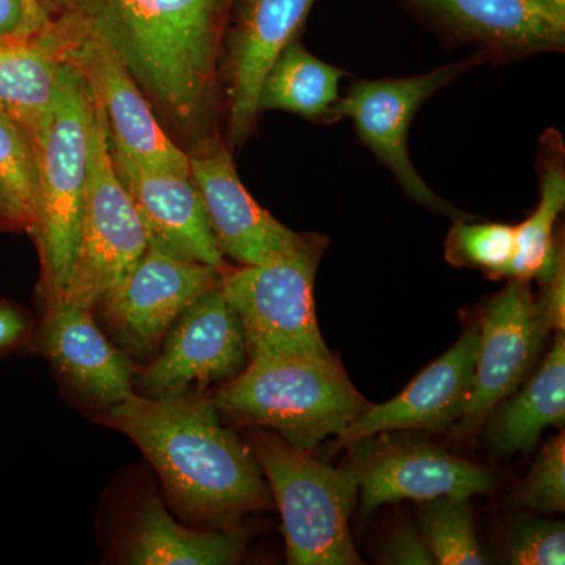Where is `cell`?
<instances>
[{
    "mask_svg": "<svg viewBox=\"0 0 565 565\" xmlns=\"http://www.w3.org/2000/svg\"><path fill=\"white\" fill-rule=\"evenodd\" d=\"M41 32L63 58L84 41L106 44L145 96L185 129L214 110L226 35L239 0H39Z\"/></svg>",
    "mask_w": 565,
    "mask_h": 565,
    "instance_id": "1",
    "label": "cell"
},
{
    "mask_svg": "<svg viewBox=\"0 0 565 565\" xmlns=\"http://www.w3.org/2000/svg\"><path fill=\"white\" fill-rule=\"evenodd\" d=\"M99 422L139 446L170 503L189 522L228 530L241 516L273 505L258 460L223 426L211 401L134 393L104 411Z\"/></svg>",
    "mask_w": 565,
    "mask_h": 565,
    "instance_id": "2",
    "label": "cell"
},
{
    "mask_svg": "<svg viewBox=\"0 0 565 565\" xmlns=\"http://www.w3.org/2000/svg\"><path fill=\"white\" fill-rule=\"evenodd\" d=\"M211 403L239 422L277 430L303 451L344 434L371 405L333 356L248 360L243 373L222 385Z\"/></svg>",
    "mask_w": 565,
    "mask_h": 565,
    "instance_id": "3",
    "label": "cell"
},
{
    "mask_svg": "<svg viewBox=\"0 0 565 565\" xmlns=\"http://www.w3.org/2000/svg\"><path fill=\"white\" fill-rule=\"evenodd\" d=\"M95 95L77 63H63L50 125L36 147L39 207L32 234L41 258L43 302L68 285L79 250Z\"/></svg>",
    "mask_w": 565,
    "mask_h": 565,
    "instance_id": "4",
    "label": "cell"
},
{
    "mask_svg": "<svg viewBox=\"0 0 565 565\" xmlns=\"http://www.w3.org/2000/svg\"><path fill=\"white\" fill-rule=\"evenodd\" d=\"M248 448L280 511L288 564H362L349 530L359 493L353 468L319 462L280 435L259 429L252 434Z\"/></svg>",
    "mask_w": 565,
    "mask_h": 565,
    "instance_id": "5",
    "label": "cell"
},
{
    "mask_svg": "<svg viewBox=\"0 0 565 565\" xmlns=\"http://www.w3.org/2000/svg\"><path fill=\"white\" fill-rule=\"evenodd\" d=\"M327 239L307 234L296 250L259 266L226 269L221 288L243 322L248 360L273 356L330 359L313 286Z\"/></svg>",
    "mask_w": 565,
    "mask_h": 565,
    "instance_id": "6",
    "label": "cell"
},
{
    "mask_svg": "<svg viewBox=\"0 0 565 565\" xmlns=\"http://www.w3.org/2000/svg\"><path fill=\"white\" fill-rule=\"evenodd\" d=\"M147 248V230L115 172L106 114L95 96L79 250L61 296L95 310L103 297L131 274Z\"/></svg>",
    "mask_w": 565,
    "mask_h": 565,
    "instance_id": "7",
    "label": "cell"
},
{
    "mask_svg": "<svg viewBox=\"0 0 565 565\" xmlns=\"http://www.w3.org/2000/svg\"><path fill=\"white\" fill-rule=\"evenodd\" d=\"M222 274L148 244L131 274L93 311L102 318L111 341L131 359H145L161 349L174 321L199 297L221 286Z\"/></svg>",
    "mask_w": 565,
    "mask_h": 565,
    "instance_id": "8",
    "label": "cell"
},
{
    "mask_svg": "<svg viewBox=\"0 0 565 565\" xmlns=\"http://www.w3.org/2000/svg\"><path fill=\"white\" fill-rule=\"evenodd\" d=\"M150 364L137 367L134 392L173 397L192 386L228 382L247 366L243 322L221 286L204 292L174 321Z\"/></svg>",
    "mask_w": 565,
    "mask_h": 565,
    "instance_id": "9",
    "label": "cell"
},
{
    "mask_svg": "<svg viewBox=\"0 0 565 565\" xmlns=\"http://www.w3.org/2000/svg\"><path fill=\"white\" fill-rule=\"evenodd\" d=\"M476 62L470 58L404 79L355 82L332 111V120L351 118L360 139L411 199L448 215H460V211L441 200L416 172L408 156V129L423 104Z\"/></svg>",
    "mask_w": 565,
    "mask_h": 565,
    "instance_id": "10",
    "label": "cell"
},
{
    "mask_svg": "<svg viewBox=\"0 0 565 565\" xmlns=\"http://www.w3.org/2000/svg\"><path fill=\"white\" fill-rule=\"evenodd\" d=\"M530 280L511 278L487 305L479 329L473 390L457 433L471 437L487 416L525 381L550 330L542 322Z\"/></svg>",
    "mask_w": 565,
    "mask_h": 565,
    "instance_id": "11",
    "label": "cell"
},
{
    "mask_svg": "<svg viewBox=\"0 0 565 565\" xmlns=\"http://www.w3.org/2000/svg\"><path fill=\"white\" fill-rule=\"evenodd\" d=\"M189 169L223 256L243 266H259L288 255L307 239V234L294 233L252 199L223 145L193 152Z\"/></svg>",
    "mask_w": 565,
    "mask_h": 565,
    "instance_id": "12",
    "label": "cell"
},
{
    "mask_svg": "<svg viewBox=\"0 0 565 565\" xmlns=\"http://www.w3.org/2000/svg\"><path fill=\"white\" fill-rule=\"evenodd\" d=\"M39 345L63 381L92 407L107 411L136 393V364L99 329L87 305L63 296L46 300Z\"/></svg>",
    "mask_w": 565,
    "mask_h": 565,
    "instance_id": "13",
    "label": "cell"
},
{
    "mask_svg": "<svg viewBox=\"0 0 565 565\" xmlns=\"http://www.w3.org/2000/svg\"><path fill=\"white\" fill-rule=\"evenodd\" d=\"M315 0H239L226 35L230 137L241 145L259 114L264 77L307 21Z\"/></svg>",
    "mask_w": 565,
    "mask_h": 565,
    "instance_id": "14",
    "label": "cell"
},
{
    "mask_svg": "<svg viewBox=\"0 0 565 565\" xmlns=\"http://www.w3.org/2000/svg\"><path fill=\"white\" fill-rule=\"evenodd\" d=\"M110 152L115 172L147 230L148 244L221 273L230 269L212 234L202 193L191 177L148 169L111 145Z\"/></svg>",
    "mask_w": 565,
    "mask_h": 565,
    "instance_id": "15",
    "label": "cell"
},
{
    "mask_svg": "<svg viewBox=\"0 0 565 565\" xmlns=\"http://www.w3.org/2000/svg\"><path fill=\"white\" fill-rule=\"evenodd\" d=\"M87 76L102 103L111 147L161 172L191 177L189 156L163 132L147 96L117 54L98 41H84L65 55Z\"/></svg>",
    "mask_w": 565,
    "mask_h": 565,
    "instance_id": "16",
    "label": "cell"
},
{
    "mask_svg": "<svg viewBox=\"0 0 565 565\" xmlns=\"http://www.w3.org/2000/svg\"><path fill=\"white\" fill-rule=\"evenodd\" d=\"M478 349L479 329L473 326L403 393L388 403L370 405L340 435L341 444H359L375 434L393 430H440L459 422L473 390Z\"/></svg>",
    "mask_w": 565,
    "mask_h": 565,
    "instance_id": "17",
    "label": "cell"
},
{
    "mask_svg": "<svg viewBox=\"0 0 565 565\" xmlns=\"http://www.w3.org/2000/svg\"><path fill=\"white\" fill-rule=\"evenodd\" d=\"M366 514L382 504L435 498L468 500L490 492L493 479L486 468L427 445H392L353 468Z\"/></svg>",
    "mask_w": 565,
    "mask_h": 565,
    "instance_id": "18",
    "label": "cell"
},
{
    "mask_svg": "<svg viewBox=\"0 0 565 565\" xmlns=\"http://www.w3.org/2000/svg\"><path fill=\"white\" fill-rule=\"evenodd\" d=\"M465 39L498 54L563 51L565 17L535 0H415Z\"/></svg>",
    "mask_w": 565,
    "mask_h": 565,
    "instance_id": "19",
    "label": "cell"
},
{
    "mask_svg": "<svg viewBox=\"0 0 565 565\" xmlns=\"http://www.w3.org/2000/svg\"><path fill=\"white\" fill-rule=\"evenodd\" d=\"M243 535L203 531L177 522L158 494H143L115 541L118 563L226 565L243 555Z\"/></svg>",
    "mask_w": 565,
    "mask_h": 565,
    "instance_id": "20",
    "label": "cell"
},
{
    "mask_svg": "<svg viewBox=\"0 0 565 565\" xmlns=\"http://www.w3.org/2000/svg\"><path fill=\"white\" fill-rule=\"evenodd\" d=\"M65 58L43 33L0 39V114L39 147L47 125Z\"/></svg>",
    "mask_w": 565,
    "mask_h": 565,
    "instance_id": "21",
    "label": "cell"
},
{
    "mask_svg": "<svg viewBox=\"0 0 565 565\" xmlns=\"http://www.w3.org/2000/svg\"><path fill=\"white\" fill-rule=\"evenodd\" d=\"M565 422V337L556 332L537 373L503 408L493 424L494 446L504 455L531 451L548 427Z\"/></svg>",
    "mask_w": 565,
    "mask_h": 565,
    "instance_id": "22",
    "label": "cell"
},
{
    "mask_svg": "<svg viewBox=\"0 0 565 565\" xmlns=\"http://www.w3.org/2000/svg\"><path fill=\"white\" fill-rule=\"evenodd\" d=\"M344 71L319 61L294 40L264 77L259 111L286 110L308 120H332Z\"/></svg>",
    "mask_w": 565,
    "mask_h": 565,
    "instance_id": "23",
    "label": "cell"
},
{
    "mask_svg": "<svg viewBox=\"0 0 565 565\" xmlns=\"http://www.w3.org/2000/svg\"><path fill=\"white\" fill-rule=\"evenodd\" d=\"M561 141V140H559ZM557 140L546 139L542 152L541 202L522 225L515 226V256L505 278L546 281L564 258L555 243V223L565 204L563 151Z\"/></svg>",
    "mask_w": 565,
    "mask_h": 565,
    "instance_id": "24",
    "label": "cell"
},
{
    "mask_svg": "<svg viewBox=\"0 0 565 565\" xmlns=\"http://www.w3.org/2000/svg\"><path fill=\"white\" fill-rule=\"evenodd\" d=\"M422 537L440 565L486 564L476 539L473 516L468 500L435 498L424 501Z\"/></svg>",
    "mask_w": 565,
    "mask_h": 565,
    "instance_id": "25",
    "label": "cell"
},
{
    "mask_svg": "<svg viewBox=\"0 0 565 565\" xmlns=\"http://www.w3.org/2000/svg\"><path fill=\"white\" fill-rule=\"evenodd\" d=\"M0 192L20 230L32 232L39 207V162L28 134L0 114Z\"/></svg>",
    "mask_w": 565,
    "mask_h": 565,
    "instance_id": "26",
    "label": "cell"
},
{
    "mask_svg": "<svg viewBox=\"0 0 565 565\" xmlns=\"http://www.w3.org/2000/svg\"><path fill=\"white\" fill-rule=\"evenodd\" d=\"M515 248V226L457 222L446 239L445 255L457 267H473L490 277L505 278Z\"/></svg>",
    "mask_w": 565,
    "mask_h": 565,
    "instance_id": "27",
    "label": "cell"
},
{
    "mask_svg": "<svg viewBox=\"0 0 565 565\" xmlns=\"http://www.w3.org/2000/svg\"><path fill=\"white\" fill-rule=\"evenodd\" d=\"M525 508L544 512L565 509V437L556 435L539 456L533 475L516 497Z\"/></svg>",
    "mask_w": 565,
    "mask_h": 565,
    "instance_id": "28",
    "label": "cell"
},
{
    "mask_svg": "<svg viewBox=\"0 0 565 565\" xmlns=\"http://www.w3.org/2000/svg\"><path fill=\"white\" fill-rule=\"evenodd\" d=\"M515 565H563L565 530L563 523L531 522L520 526L509 550Z\"/></svg>",
    "mask_w": 565,
    "mask_h": 565,
    "instance_id": "29",
    "label": "cell"
},
{
    "mask_svg": "<svg viewBox=\"0 0 565 565\" xmlns=\"http://www.w3.org/2000/svg\"><path fill=\"white\" fill-rule=\"evenodd\" d=\"M545 288L537 302L539 315L546 329L564 332L565 329V266L564 258L557 264L555 274L544 281Z\"/></svg>",
    "mask_w": 565,
    "mask_h": 565,
    "instance_id": "30",
    "label": "cell"
},
{
    "mask_svg": "<svg viewBox=\"0 0 565 565\" xmlns=\"http://www.w3.org/2000/svg\"><path fill=\"white\" fill-rule=\"evenodd\" d=\"M386 563L430 565L435 564L434 556L424 544L422 534H416L412 527L397 531L386 546Z\"/></svg>",
    "mask_w": 565,
    "mask_h": 565,
    "instance_id": "31",
    "label": "cell"
},
{
    "mask_svg": "<svg viewBox=\"0 0 565 565\" xmlns=\"http://www.w3.org/2000/svg\"><path fill=\"white\" fill-rule=\"evenodd\" d=\"M32 332V321L18 305L0 300V355L24 343Z\"/></svg>",
    "mask_w": 565,
    "mask_h": 565,
    "instance_id": "32",
    "label": "cell"
},
{
    "mask_svg": "<svg viewBox=\"0 0 565 565\" xmlns=\"http://www.w3.org/2000/svg\"><path fill=\"white\" fill-rule=\"evenodd\" d=\"M41 32L22 0H0V39H20Z\"/></svg>",
    "mask_w": 565,
    "mask_h": 565,
    "instance_id": "33",
    "label": "cell"
},
{
    "mask_svg": "<svg viewBox=\"0 0 565 565\" xmlns=\"http://www.w3.org/2000/svg\"><path fill=\"white\" fill-rule=\"evenodd\" d=\"M0 230H20L17 217L2 192H0Z\"/></svg>",
    "mask_w": 565,
    "mask_h": 565,
    "instance_id": "34",
    "label": "cell"
},
{
    "mask_svg": "<svg viewBox=\"0 0 565 565\" xmlns=\"http://www.w3.org/2000/svg\"><path fill=\"white\" fill-rule=\"evenodd\" d=\"M24 2L25 9H28L29 14H31L32 20L40 25L41 29L44 28V17L43 11H41L39 0H22Z\"/></svg>",
    "mask_w": 565,
    "mask_h": 565,
    "instance_id": "35",
    "label": "cell"
},
{
    "mask_svg": "<svg viewBox=\"0 0 565 565\" xmlns=\"http://www.w3.org/2000/svg\"><path fill=\"white\" fill-rule=\"evenodd\" d=\"M535 2L541 3V6L546 7L555 13L561 14V17H565V0H535Z\"/></svg>",
    "mask_w": 565,
    "mask_h": 565,
    "instance_id": "36",
    "label": "cell"
}]
</instances>
